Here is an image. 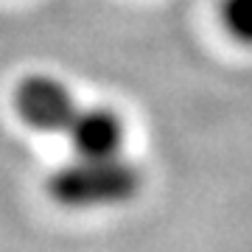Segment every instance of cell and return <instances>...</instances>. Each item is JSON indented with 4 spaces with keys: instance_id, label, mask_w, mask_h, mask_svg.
<instances>
[{
    "instance_id": "4",
    "label": "cell",
    "mask_w": 252,
    "mask_h": 252,
    "mask_svg": "<svg viewBox=\"0 0 252 252\" xmlns=\"http://www.w3.org/2000/svg\"><path fill=\"white\" fill-rule=\"evenodd\" d=\"M221 17L227 31L244 42L252 45V0H224L221 3Z\"/></svg>"
},
{
    "instance_id": "2",
    "label": "cell",
    "mask_w": 252,
    "mask_h": 252,
    "mask_svg": "<svg viewBox=\"0 0 252 252\" xmlns=\"http://www.w3.org/2000/svg\"><path fill=\"white\" fill-rule=\"evenodd\" d=\"M14 107L23 124L36 132H67L73 118L79 115V104L73 93L54 76H28L14 93Z\"/></svg>"
},
{
    "instance_id": "1",
    "label": "cell",
    "mask_w": 252,
    "mask_h": 252,
    "mask_svg": "<svg viewBox=\"0 0 252 252\" xmlns=\"http://www.w3.org/2000/svg\"><path fill=\"white\" fill-rule=\"evenodd\" d=\"M140 171L129 160L107 157V160H84L76 157L48 180V193L56 205L67 210H93V207L124 205L137 196Z\"/></svg>"
},
{
    "instance_id": "3",
    "label": "cell",
    "mask_w": 252,
    "mask_h": 252,
    "mask_svg": "<svg viewBox=\"0 0 252 252\" xmlns=\"http://www.w3.org/2000/svg\"><path fill=\"white\" fill-rule=\"evenodd\" d=\"M64 135L70 137V149L76 152V157L107 160L121 154L124 121L107 107H81Z\"/></svg>"
}]
</instances>
